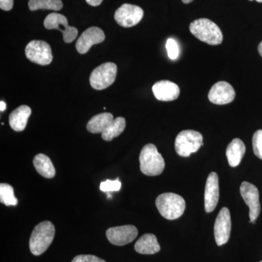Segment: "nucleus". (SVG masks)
<instances>
[{
  "instance_id": "obj_1",
  "label": "nucleus",
  "mask_w": 262,
  "mask_h": 262,
  "mask_svg": "<svg viewBox=\"0 0 262 262\" xmlns=\"http://www.w3.org/2000/svg\"><path fill=\"white\" fill-rule=\"evenodd\" d=\"M56 229L54 225L48 221L38 224L31 234L29 248L34 256H40L47 251L54 239Z\"/></svg>"
},
{
  "instance_id": "obj_2",
  "label": "nucleus",
  "mask_w": 262,
  "mask_h": 262,
  "mask_svg": "<svg viewBox=\"0 0 262 262\" xmlns=\"http://www.w3.org/2000/svg\"><path fill=\"white\" fill-rule=\"evenodd\" d=\"M189 31L194 37L210 46H218L223 41V34L220 27L208 18L194 20L189 26Z\"/></svg>"
},
{
  "instance_id": "obj_3",
  "label": "nucleus",
  "mask_w": 262,
  "mask_h": 262,
  "mask_svg": "<svg viewBox=\"0 0 262 262\" xmlns=\"http://www.w3.org/2000/svg\"><path fill=\"white\" fill-rule=\"evenodd\" d=\"M155 204L162 216L168 220H175L180 218L186 208L184 198L172 192L160 194L157 198Z\"/></svg>"
},
{
  "instance_id": "obj_4",
  "label": "nucleus",
  "mask_w": 262,
  "mask_h": 262,
  "mask_svg": "<svg viewBox=\"0 0 262 262\" xmlns=\"http://www.w3.org/2000/svg\"><path fill=\"white\" fill-rule=\"evenodd\" d=\"M139 162L141 171L149 177L159 176L165 169V160L152 144H146L142 148Z\"/></svg>"
},
{
  "instance_id": "obj_5",
  "label": "nucleus",
  "mask_w": 262,
  "mask_h": 262,
  "mask_svg": "<svg viewBox=\"0 0 262 262\" xmlns=\"http://www.w3.org/2000/svg\"><path fill=\"white\" fill-rule=\"evenodd\" d=\"M203 136L198 131L183 130L176 139V151L179 156L187 158L192 153L196 152L203 145Z\"/></svg>"
},
{
  "instance_id": "obj_6",
  "label": "nucleus",
  "mask_w": 262,
  "mask_h": 262,
  "mask_svg": "<svg viewBox=\"0 0 262 262\" xmlns=\"http://www.w3.org/2000/svg\"><path fill=\"white\" fill-rule=\"evenodd\" d=\"M117 72V65L112 62L98 66L90 76L91 87L98 91L107 89L115 82Z\"/></svg>"
},
{
  "instance_id": "obj_7",
  "label": "nucleus",
  "mask_w": 262,
  "mask_h": 262,
  "mask_svg": "<svg viewBox=\"0 0 262 262\" xmlns=\"http://www.w3.org/2000/svg\"><path fill=\"white\" fill-rule=\"evenodd\" d=\"M25 54L29 61L39 65H49L53 61L51 46L42 40H32L26 47Z\"/></svg>"
},
{
  "instance_id": "obj_8",
  "label": "nucleus",
  "mask_w": 262,
  "mask_h": 262,
  "mask_svg": "<svg viewBox=\"0 0 262 262\" xmlns=\"http://www.w3.org/2000/svg\"><path fill=\"white\" fill-rule=\"evenodd\" d=\"M44 26L49 30L57 29L61 32L63 41L66 43L73 42L78 34V30L75 27H70L67 18L59 13H53L48 15L45 19Z\"/></svg>"
},
{
  "instance_id": "obj_9",
  "label": "nucleus",
  "mask_w": 262,
  "mask_h": 262,
  "mask_svg": "<svg viewBox=\"0 0 262 262\" xmlns=\"http://www.w3.org/2000/svg\"><path fill=\"white\" fill-rule=\"evenodd\" d=\"M144 17V10L137 5L123 4L116 10L115 19L119 25L130 28L137 25Z\"/></svg>"
},
{
  "instance_id": "obj_10",
  "label": "nucleus",
  "mask_w": 262,
  "mask_h": 262,
  "mask_svg": "<svg viewBox=\"0 0 262 262\" xmlns=\"http://www.w3.org/2000/svg\"><path fill=\"white\" fill-rule=\"evenodd\" d=\"M241 196L249 208V218L251 223H255L261 212L259 192L257 187L251 183L244 182L239 188Z\"/></svg>"
},
{
  "instance_id": "obj_11",
  "label": "nucleus",
  "mask_w": 262,
  "mask_h": 262,
  "mask_svg": "<svg viewBox=\"0 0 262 262\" xmlns=\"http://www.w3.org/2000/svg\"><path fill=\"white\" fill-rule=\"evenodd\" d=\"M106 237L112 244L122 246L130 244L138 235V229L134 225L111 227L106 232Z\"/></svg>"
},
{
  "instance_id": "obj_12",
  "label": "nucleus",
  "mask_w": 262,
  "mask_h": 262,
  "mask_svg": "<svg viewBox=\"0 0 262 262\" xmlns=\"http://www.w3.org/2000/svg\"><path fill=\"white\" fill-rule=\"evenodd\" d=\"M232 229L230 212L228 208H222L217 215L214 225L215 243L219 246L228 242Z\"/></svg>"
},
{
  "instance_id": "obj_13",
  "label": "nucleus",
  "mask_w": 262,
  "mask_h": 262,
  "mask_svg": "<svg viewBox=\"0 0 262 262\" xmlns=\"http://www.w3.org/2000/svg\"><path fill=\"white\" fill-rule=\"evenodd\" d=\"M235 98V91L228 82L225 81L216 82L212 86L208 93V99L217 105H225L232 102Z\"/></svg>"
},
{
  "instance_id": "obj_14",
  "label": "nucleus",
  "mask_w": 262,
  "mask_h": 262,
  "mask_svg": "<svg viewBox=\"0 0 262 262\" xmlns=\"http://www.w3.org/2000/svg\"><path fill=\"white\" fill-rule=\"evenodd\" d=\"M105 39L104 32L98 27H93L86 29L76 43L77 51L80 54L87 53L94 45L103 42Z\"/></svg>"
},
{
  "instance_id": "obj_15",
  "label": "nucleus",
  "mask_w": 262,
  "mask_h": 262,
  "mask_svg": "<svg viewBox=\"0 0 262 262\" xmlns=\"http://www.w3.org/2000/svg\"><path fill=\"white\" fill-rule=\"evenodd\" d=\"M220 199V184L216 173L212 172L207 179L205 189V210L211 213L215 209Z\"/></svg>"
},
{
  "instance_id": "obj_16",
  "label": "nucleus",
  "mask_w": 262,
  "mask_h": 262,
  "mask_svg": "<svg viewBox=\"0 0 262 262\" xmlns=\"http://www.w3.org/2000/svg\"><path fill=\"white\" fill-rule=\"evenodd\" d=\"M152 91L155 98L162 101H174L180 95L179 86L169 80L158 81L153 85Z\"/></svg>"
},
{
  "instance_id": "obj_17",
  "label": "nucleus",
  "mask_w": 262,
  "mask_h": 262,
  "mask_svg": "<svg viewBox=\"0 0 262 262\" xmlns=\"http://www.w3.org/2000/svg\"><path fill=\"white\" fill-rule=\"evenodd\" d=\"M32 114V110L27 105H22L15 108L10 113L9 123L13 130L20 132L23 131L27 127L29 117Z\"/></svg>"
},
{
  "instance_id": "obj_18",
  "label": "nucleus",
  "mask_w": 262,
  "mask_h": 262,
  "mask_svg": "<svg viewBox=\"0 0 262 262\" xmlns=\"http://www.w3.org/2000/svg\"><path fill=\"white\" fill-rule=\"evenodd\" d=\"M135 251L141 254L151 255L159 252L160 246L156 236L153 234H145L141 236L136 243Z\"/></svg>"
},
{
  "instance_id": "obj_19",
  "label": "nucleus",
  "mask_w": 262,
  "mask_h": 262,
  "mask_svg": "<svg viewBox=\"0 0 262 262\" xmlns=\"http://www.w3.org/2000/svg\"><path fill=\"white\" fill-rule=\"evenodd\" d=\"M246 153V146L244 141L239 139H234L229 143L226 151L229 165L232 168L238 166Z\"/></svg>"
},
{
  "instance_id": "obj_20",
  "label": "nucleus",
  "mask_w": 262,
  "mask_h": 262,
  "mask_svg": "<svg viewBox=\"0 0 262 262\" xmlns=\"http://www.w3.org/2000/svg\"><path fill=\"white\" fill-rule=\"evenodd\" d=\"M113 115L111 113L98 114L93 117L87 124V130L91 134H102L113 122Z\"/></svg>"
},
{
  "instance_id": "obj_21",
  "label": "nucleus",
  "mask_w": 262,
  "mask_h": 262,
  "mask_svg": "<svg viewBox=\"0 0 262 262\" xmlns=\"http://www.w3.org/2000/svg\"><path fill=\"white\" fill-rule=\"evenodd\" d=\"M34 168L42 177L52 179L56 175V168L51 160L44 154H38L33 160Z\"/></svg>"
},
{
  "instance_id": "obj_22",
  "label": "nucleus",
  "mask_w": 262,
  "mask_h": 262,
  "mask_svg": "<svg viewBox=\"0 0 262 262\" xmlns=\"http://www.w3.org/2000/svg\"><path fill=\"white\" fill-rule=\"evenodd\" d=\"M125 126H126L125 119L122 117H117L108 125L107 128L101 134V137L104 141H111L123 132Z\"/></svg>"
},
{
  "instance_id": "obj_23",
  "label": "nucleus",
  "mask_w": 262,
  "mask_h": 262,
  "mask_svg": "<svg viewBox=\"0 0 262 262\" xmlns=\"http://www.w3.org/2000/svg\"><path fill=\"white\" fill-rule=\"evenodd\" d=\"M63 8L61 0H29V8L31 11L37 10H51L58 11Z\"/></svg>"
},
{
  "instance_id": "obj_24",
  "label": "nucleus",
  "mask_w": 262,
  "mask_h": 262,
  "mask_svg": "<svg viewBox=\"0 0 262 262\" xmlns=\"http://www.w3.org/2000/svg\"><path fill=\"white\" fill-rule=\"evenodd\" d=\"M0 202L5 206H16L18 200L14 195V189L11 185L5 183L0 184Z\"/></svg>"
},
{
  "instance_id": "obj_25",
  "label": "nucleus",
  "mask_w": 262,
  "mask_h": 262,
  "mask_svg": "<svg viewBox=\"0 0 262 262\" xmlns=\"http://www.w3.org/2000/svg\"><path fill=\"white\" fill-rule=\"evenodd\" d=\"M121 189V182L120 179L117 178L115 180H106L101 183L100 189L105 193L118 192Z\"/></svg>"
},
{
  "instance_id": "obj_26",
  "label": "nucleus",
  "mask_w": 262,
  "mask_h": 262,
  "mask_svg": "<svg viewBox=\"0 0 262 262\" xmlns=\"http://www.w3.org/2000/svg\"><path fill=\"white\" fill-rule=\"evenodd\" d=\"M253 150L255 155L262 160V130H256L253 136Z\"/></svg>"
},
{
  "instance_id": "obj_27",
  "label": "nucleus",
  "mask_w": 262,
  "mask_h": 262,
  "mask_svg": "<svg viewBox=\"0 0 262 262\" xmlns=\"http://www.w3.org/2000/svg\"><path fill=\"white\" fill-rule=\"evenodd\" d=\"M166 50L168 56L171 60H176L179 56L178 43L173 38H169L166 42Z\"/></svg>"
},
{
  "instance_id": "obj_28",
  "label": "nucleus",
  "mask_w": 262,
  "mask_h": 262,
  "mask_svg": "<svg viewBox=\"0 0 262 262\" xmlns=\"http://www.w3.org/2000/svg\"><path fill=\"white\" fill-rule=\"evenodd\" d=\"M72 262H106L102 258L94 255H78L73 258Z\"/></svg>"
},
{
  "instance_id": "obj_29",
  "label": "nucleus",
  "mask_w": 262,
  "mask_h": 262,
  "mask_svg": "<svg viewBox=\"0 0 262 262\" xmlns=\"http://www.w3.org/2000/svg\"><path fill=\"white\" fill-rule=\"evenodd\" d=\"M13 0H0V8L5 11H10L13 8Z\"/></svg>"
},
{
  "instance_id": "obj_30",
  "label": "nucleus",
  "mask_w": 262,
  "mask_h": 262,
  "mask_svg": "<svg viewBox=\"0 0 262 262\" xmlns=\"http://www.w3.org/2000/svg\"><path fill=\"white\" fill-rule=\"evenodd\" d=\"M88 4L91 5V6L96 7L98 6L102 3L103 0H85Z\"/></svg>"
},
{
  "instance_id": "obj_31",
  "label": "nucleus",
  "mask_w": 262,
  "mask_h": 262,
  "mask_svg": "<svg viewBox=\"0 0 262 262\" xmlns=\"http://www.w3.org/2000/svg\"><path fill=\"white\" fill-rule=\"evenodd\" d=\"M5 110H6V103L3 101H1V102H0V110H1V112H4Z\"/></svg>"
},
{
  "instance_id": "obj_32",
  "label": "nucleus",
  "mask_w": 262,
  "mask_h": 262,
  "mask_svg": "<svg viewBox=\"0 0 262 262\" xmlns=\"http://www.w3.org/2000/svg\"><path fill=\"white\" fill-rule=\"evenodd\" d=\"M258 51L260 56H262V42L258 45Z\"/></svg>"
},
{
  "instance_id": "obj_33",
  "label": "nucleus",
  "mask_w": 262,
  "mask_h": 262,
  "mask_svg": "<svg viewBox=\"0 0 262 262\" xmlns=\"http://www.w3.org/2000/svg\"><path fill=\"white\" fill-rule=\"evenodd\" d=\"M192 1L193 0H182L184 4H189V3H192Z\"/></svg>"
},
{
  "instance_id": "obj_34",
  "label": "nucleus",
  "mask_w": 262,
  "mask_h": 262,
  "mask_svg": "<svg viewBox=\"0 0 262 262\" xmlns=\"http://www.w3.org/2000/svg\"><path fill=\"white\" fill-rule=\"evenodd\" d=\"M256 2H258V3H262V0H256Z\"/></svg>"
},
{
  "instance_id": "obj_35",
  "label": "nucleus",
  "mask_w": 262,
  "mask_h": 262,
  "mask_svg": "<svg viewBox=\"0 0 262 262\" xmlns=\"http://www.w3.org/2000/svg\"><path fill=\"white\" fill-rule=\"evenodd\" d=\"M249 1H251H251H253V0H249Z\"/></svg>"
},
{
  "instance_id": "obj_36",
  "label": "nucleus",
  "mask_w": 262,
  "mask_h": 262,
  "mask_svg": "<svg viewBox=\"0 0 262 262\" xmlns=\"http://www.w3.org/2000/svg\"><path fill=\"white\" fill-rule=\"evenodd\" d=\"M259 262H262V261H259Z\"/></svg>"
}]
</instances>
